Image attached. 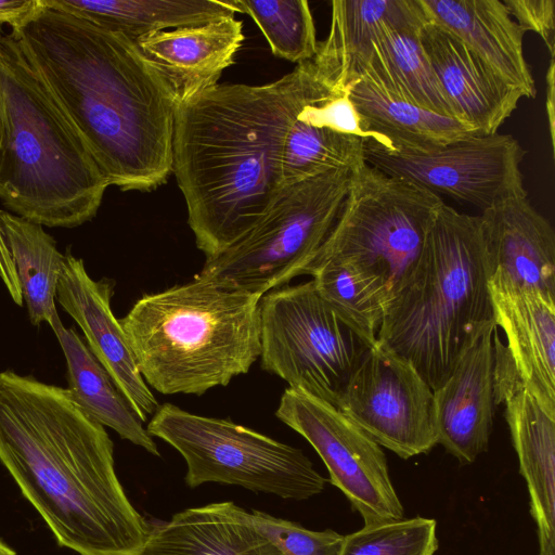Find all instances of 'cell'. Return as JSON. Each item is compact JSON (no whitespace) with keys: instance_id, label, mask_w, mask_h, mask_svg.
Segmentation results:
<instances>
[{"instance_id":"1","label":"cell","mask_w":555,"mask_h":555,"mask_svg":"<svg viewBox=\"0 0 555 555\" xmlns=\"http://www.w3.org/2000/svg\"><path fill=\"white\" fill-rule=\"evenodd\" d=\"M11 34L108 185L152 191L165 183L177 103L134 40L47 0Z\"/></svg>"},{"instance_id":"2","label":"cell","mask_w":555,"mask_h":555,"mask_svg":"<svg viewBox=\"0 0 555 555\" xmlns=\"http://www.w3.org/2000/svg\"><path fill=\"white\" fill-rule=\"evenodd\" d=\"M330 88L308 61L267 85L217 83L177 104L172 172L206 258L230 247L262 217L282 186L292 122Z\"/></svg>"},{"instance_id":"3","label":"cell","mask_w":555,"mask_h":555,"mask_svg":"<svg viewBox=\"0 0 555 555\" xmlns=\"http://www.w3.org/2000/svg\"><path fill=\"white\" fill-rule=\"evenodd\" d=\"M0 462L60 545L79 555H138L150 522L115 472L105 427L68 388L0 372Z\"/></svg>"},{"instance_id":"4","label":"cell","mask_w":555,"mask_h":555,"mask_svg":"<svg viewBox=\"0 0 555 555\" xmlns=\"http://www.w3.org/2000/svg\"><path fill=\"white\" fill-rule=\"evenodd\" d=\"M0 96L3 206L13 215L49 228H75L95 217L108 182L2 25Z\"/></svg>"},{"instance_id":"5","label":"cell","mask_w":555,"mask_h":555,"mask_svg":"<svg viewBox=\"0 0 555 555\" xmlns=\"http://www.w3.org/2000/svg\"><path fill=\"white\" fill-rule=\"evenodd\" d=\"M488 279L480 215L443 203L414 272L385 308L377 341L437 389L479 333L495 323Z\"/></svg>"},{"instance_id":"6","label":"cell","mask_w":555,"mask_h":555,"mask_svg":"<svg viewBox=\"0 0 555 555\" xmlns=\"http://www.w3.org/2000/svg\"><path fill=\"white\" fill-rule=\"evenodd\" d=\"M260 298L194 276L144 295L119 322L147 385L201 396L260 358Z\"/></svg>"},{"instance_id":"7","label":"cell","mask_w":555,"mask_h":555,"mask_svg":"<svg viewBox=\"0 0 555 555\" xmlns=\"http://www.w3.org/2000/svg\"><path fill=\"white\" fill-rule=\"evenodd\" d=\"M443 203L433 192L363 162L351 171L335 224L309 264L347 262L387 306L414 272Z\"/></svg>"},{"instance_id":"8","label":"cell","mask_w":555,"mask_h":555,"mask_svg":"<svg viewBox=\"0 0 555 555\" xmlns=\"http://www.w3.org/2000/svg\"><path fill=\"white\" fill-rule=\"evenodd\" d=\"M350 169H331L284 183L257 223L196 278L258 295L302 275L328 236L350 185Z\"/></svg>"},{"instance_id":"9","label":"cell","mask_w":555,"mask_h":555,"mask_svg":"<svg viewBox=\"0 0 555 555\" xmlns=\"http://www.w3.org/2000/svg\"><path fill=\"white\" fill-rule=\"evenodd\" d=\"M146 430L182 455L191 488L218 482L297 501L325 488L326 479L301 450L229 420L165 403Z\"/></svg>"},{"instance_id":"10","label":"cell","mask_w":555,"mask_h":555,"mask_svg":"<svg viewBox=\"0 0 555 555\" xmlns=\"http://www.w3.org/2000/svg\"><path fill=\"white\" fill-rule=\"evenodd\" d=\"M263 370L336 406L369 348L321 298L311 281L259 300Z\"/></svg>"},{"instance_id":"11","label":"cell","mask_w":555,"mask_h":555,"mask_svg":"<svg viewBox=\"0 0 555 555\" xmlns=\"http://www.w3.org/2000/svg\"><path fill=\"white\" fill-rule=\"evenodd\" d=\"M526 151L512 134H475L431 151L390 150L365 140L364 162L434 194L481 212L528 196L521 163ZM442 198V197H441Z\"/></svg>"},{"instance_id":"12","label":"cell","mask_w":555,"mask_h":555,"mask_svg":"<svg viewBox=\"0 0 555 555\" xmlns=\"http://www.w3.org/2000/svg\"><path fill=\"white\" fill-rule=\"evenodd\" d=\"M275 416L313 447L328 470L331 483L345 494L364 525L403 518L384 451L345 413L288 387Z\"/></svg>"},{"instance_id":"13","label":"cell","mask_w":555,"mask_h":555,"mask_svg":"<svg viewBox=\"0 0 555 555\" xmlns=\"http://www.w3.org/2000/svg\"><path fill=\"white\" fill-rule=\"evenodd\" d=\"M336 408L402 459L438 444L433 389L408 360L378 341L362 356Z\"/></svg>"},{"instance_id":"14","label":"cell","mask_w":555,"mask_h":555,"mask_svg":"<svg viewBox=\"0 0 555 555\" xmlns=\"http://www.w3.org/2000/svg\"><path fill=\"white\" fill-rule=\"evenodd\" d=\"M496 404L505 418L538 527L539 555H555V414L518 378L506 353L495 358Z\"/></svg>"},{"instance_id":"15","label":"cell","mask_w":555,"mask_h":555,"mask_svg":"<svg viewBox=\"0 0 555 555\" xmlns=\"http://www.w3.org/2000/svg\"><path fill=\"white\" fill-rule=\"evenodd\" d=\"M113 283L92 279L69 250L56 291V301L82 331L87 346L145 422L159 403L144 382L111 300Z\"/></svg>"},{"instance_id":"16","label":"cell","mask_w":555,"mask_h":555,"mask_svg":"<svg viewBox=\"0 0 555 555\" xmlns=\"http://www.w3.org/2000/svg\"><path fill=\"white\" fill-rule=\"evenodd\" d=\"M495 323L486 326L434 392L438 443L461 463L487 451L495 405Z\"/></svg>"},{"instance_id":"17","label":"cell","mask_w":555,"mask_h":555,"mask_svg":"<svg viewBox=\"0 0 555 555\" xmlns=\"http://www.w3.org/2000/svg\"><path fill=\"white\" fill-rule=\"evenodd\" d=\"M488 258V285L531 292L555 301V233L528 196L480 214Z\"/></svg>"},{"instance_id":"18","label":"cell","mask_w":555,"mask_h":555,"mask_svg":"<svg viewBox=\"0 0 555 555\" xmlns=\"http://www.w3.org/2000/svg\"><path fill=\"white\" fill-rule=\"evenodd\" d=\"M420 39L453 117L477 134L498 132L522 94L441 26L427 21Z\"/></svg>"},{"instance_id":"19","label":"cell","mask_w":555,"mask_h":555,"mask_svg":"<svg viewBox=\"0 0 555 555\" xmlns=\"http://www.w3.org/2000/svg\"><path fill=\"white\" fill-rule=\"evenodd\" d=\"M365 140L371 137L348 93L327 89L304 106L287 131L282 184L331 169L353 170L364 162Z\"/></svg>"},{"instance_id":"20","label":"cell","mask_w":555,"mask_h":555,"mask_svg":"<svg viewBox=\"0 0 555 555\" xmlns=\"http://www.w3.org/2000/svg\"><path fill=\"white\" fill-rule=\"evenodd\" d=\"M244 41L234 16L149 34L134 40L170 89L177 104L218 83Z\"/></svg>"},{"instance_id":"21","label":"cell","mask_w":555,"mask_h":555,"mask_svg":"<svg viewBox=\"0 0 555 555\" xmlns=\"http://www.w3.org/2000/svg\"><path fill=\"white\" fill-rule=\"evenodd\" d=\"M428 21L453 34L524 98L535 83L524 54L525 31L502 0H420Z\"/></svg>"},{"instance_id":"22","label":"cell","mask_w":555,"mask_h":555,"mask_svg":"<svg viewBox=\"0 0 555 555\" xmlns=\"http://www.w3.org/2000/svg\"><path fill=\"white\" fill-rule=\"evenodd\" d=\"M138 555H283L233 502L210 503L150 522Z\"/></svg>"},{"instance_id":"23","label":"cell","mask_w":555,"mask_h":555,"mask_svg":"<svg viewBox=\"0 0 555 555\" xmlns=\"http://www.w3.org/2000/svg\"><path fill=\"white\" fill-rule=\"evenodd\" d=\"M331 5L328 34L311 62L323 82L343 92L361 78L387 25L427 18L420 0H334Z\"/></svg>"},{"instance_id":"24","label":"cell","mask_w":555,"mask_h":555,"mask_svg":"<svg viewBox=\"0 0 555 555\" xmlns=\"http://www.w3.org/2000/svg\"><path fill=\"white\" fill-rule=\"evenodd\" d=\"M489 286V285H488ZM494 322L522 385L555 414V301L531 292L489 286Z\"/></svg>"},{"instance_id":"25","label":"cell","mask_w":555,"mask_h":555,"mask_svg":"<svg viewBox=\"0 0 555 555\" xmlns=\"http://www.w3.org/2000/svg\"><path fill=\"white\" fill-rule=\"evenodd\" d=\"M427 21L387 25L360 79L388 96L454 118L421 43L420 29Z\"/></svg>"},{"instance_id":"26","label":"cell","mask_w":555,"mask_h":555,"mask_svg":"<svg viewBox=\"0 0 555 555\" xmlns=\"http://www.w3.org/2000/svg\"><path fill=\"white\" fill-rule=\"evenodd\" d=\"M347 93L363 130L390 150L431 151L477 134L452 117L388 96L364 79Z\"/></svg>"},{"instance_id":"27","label":"cell","mask_w":555,"mask_h":555,"mask_svg":"<svg viewBox=\"0 0 555 555\" xmlns=\"http://www.w3.org/2000/svg\"><path fill=\"white\" fill-rule=\"evenodd\" d=\"M52 331L65 357L67 388L81 410L120 438L159 456L153 437L143 426L144 421L77 332L65 327L62 321Z\"/></svg>"},{"instance_id":"28","label":"cell","mask_w":555,"mask_h":555,"mask_svg":"<svg viewBox=\"0 0 555 555\" xmlns=\"http://www.w3.org/2000/svg\"><path fill=\"white\" fill-rule=\"evenodd\" d=\"M0 232L14 269L22 300L33 325L61 321L56 310V291L65 262V254L43 227L0 210Z\"/></svg>"},{"instance_id":"29","label":"cell","mask_w":555,"mask_h":555,"mask_svg":"<svg viewBox=\"0 0 555 555\" xmlns=\"http://www.w3.org/2000/svg\"><path fill=\"white\" fill-rule=\"evenodd\" d=\"M137 40L169 28L198 26L237 12L232 0H47Z\"/></svg>"},{"instance_id":"30","label":"cell","mask_w":555,"mask_h":555,"mask_svg":"<svg viewBox=\"0 0 555 555\" xmlns=\"http://www.w3.org/2000/svg\"><path fill=\"white\" fill-rule=\"evenodd\" d=\"M312 276L321 298L367 347L377 343L386 301L350 264L325 259L302 272Z\"/></svg>"},{"instance_id":"31","label":"cell","mask_w":555,"mask_h":555,"mask_svg":"<svg viewBox=\"0 0 555 555\" xmlns=\"http://www.w3.org/2000/svg\"><path fill=\"white\" fill-rule=\"evenodd\" d=\"M237 12L248 14L262 31L272 53L294 63L311 61L319 41L306 0H232Z\"/></svg>"},{"instance_id":"32","label":"cell","mask_w":555,"mask_h":555,"mask_svg":"<svg viewBox=\"0 0 555 555\" xmlns=\"http://www.w3.org/2000/svg\"><path fill=\"white\" fill-rule=\"evenodd\" d=\"M437 522L425 517L364 525L344 537L339 555H435Z\"/></svg>"},{"instance_id":"33","label":"cell","mask_w":555,"mask_h":555,"mask_svg":"<svg viewBox=\"0 0 555 555\" xmlns=\"http://www.w3.org/2000/svg\"><path fill=\"white\" fill-rule=\"evenodd\" d=\"M257 528L282 552L283 555H339L343 534L325 529L314 531L292 520L274 517L260 511H251Z\"/></svg>"},{"instance_id":"34","label":"cell","mask_w":555,"mask_h":555,"mask_svg":"<svg viewBox=\"0 0 555 555\" xmlns=\"http://www.w3.org/2000/svg\"><path fill=\"white\" fill-rule=\"evenodd\" d=\"M520 28L537 33L545 43L551 57L555 52L554 0H502Z\"/></svg>"},{"instance_id":"35","label":"cell","mask_w":555,"mask_h":555,"mask_svg":"<svg viewBox=\"0 0 555 555\" xmlns=\"http://www.w3.org/2000/svg\"><path fill=\"white\" fill-rule=\"evenodd\" d=\"M42 8V0H0V25L8 24L11 31L21 29Z\"/></svg>"},{"instance_id":"36","label":"cell","mask_w":555,"mask_h":555,"mask_svg":"<svg viewBox=\"0 0 555 555\" xmlns=\"http://www.w3.org/2000/svg\"><path fill=\"white\" fill-rule=\"evenodd\" d=\"M555 74V61L551 57L548 68L546 72V117L548 122L550 141L552 151L554 152L555 146V91H554V75Z\"/></svg>"},{"instance_id":"37","label":"cell","mask_w":555,"mask_h":555,"mask_svg":"<svg viewBox=\"0 0 555 555\" xmlns=\"http://www.w3.org/2000/svg\"><path fill=\"white\" fill-rule=\"evenodd\" d=\"M2 141H3V109H2V101L0 96V155L2 151Z\"/></svg>"}]
</instances>
